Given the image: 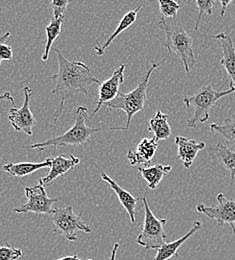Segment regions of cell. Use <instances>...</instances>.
I'll return each instance as SVG.
<instances>
[{"label":"cell","instance_id":"6da1fadb","mask_svg":"<svg viewBox=\"0 0 235 260\" xmlns=\"http://www.w3.org/2000/svg\"><path fill=\"white\" fill-rule=\"evenodd\" d=\"M58 59V72L51 76L55 80V88L52 91L53 94L60 98L59 106L53 115V122L56 123L59 119L64 102L68 98H72L78 92L88 94L87 87L93 83L100 84V81L93 76L90 68L81 61H69L60 52L59 49H55Z\"/></svg>","mask_w":235,"mask_h":260},{"label":"cell","instance_id":"7a4b0ae2","mask_svg":"<svg viewBox=\"0 0 235 260\" xmlns=\"http://www.w3.org/2000/svg\"><path fill=\"white\" fill-rule=\"evenodd\" d=\"M74 114V125L65 132L57 137L47 139L40 143H35L32 145L24 146L26 149H39L40 151L44 150L47 147H54V150L60 146H79L84 145L87 142H90L91 136L97 132H100L104 128L101 124L99 127H91L87 124L88 120V110L84 106H79L73 112Z\"/></svg>","mask_w":235,"mask_h":260},{"label":"cell","instance_id":"3957f363","mask_svg":"<svg viewBox=\"0 0 235 260\" xmlns=\"http://www.w3.org/2000/svg\"><path fill=\"white\" fill-rule=\"evenodd\" d=\"M234 86L223 91L213 89L211 84L203 86L192 96H185L183 102L186 107V120L190 128H194L199 123H205L210 117V110L214 105L224 96L234 92Z\"/></svg>","mask_w":235,"mask_h":260},{"label":"cell","instance_id":"277c9868","mask_svg":"<svg viewBox=\"0 0 235 260\" xmlns=\"http://www.w3.org/2000/svg\"><path fill=\"white\" fill-rule=\"evenodd\" d=\"M158 27L166 35V40L163 43V46L169 52H174L182 61L185 71L187 73L190 72L196 64L191 36L180 24H177L176 22L169 23L163 18L159 21Z\"/></svg>","mask_w":235,"mask_h":260},{"label":"cell","instance_id":"5b68a950","mask_svg":"<svg viewBox=\"0 0 235 260\" xmlns=\"http://www.w3.org/2000/svg\"><path fill=\"white\" fill-rule=\"evenodd\" d=\"M161 63H155L153 62L151 67L148 69L144 77L142 78L141 82L138 84V86L130 91L127 94H123L121 92L118 93V95L114 98L112 101L106 103L104 106L108 109H117V110H123L126 113L127 121L126 125L124 127H110L108 129L112 130H127L130 126V122L132 117L137 112L142 111L144 109V105L147 102V87L149 83L150 76L152 72Z\"/></svg>","mask_w":235,"mask_h":260},{"label":"cell","instance_id":"8992f818","mask_svg":"<svg viewBox=\"0 0 235 260\" xmlns=\"http://www.w3.org/2000/svg\"><path fill=\"white\" fill-rule=\"evenodd\" d=\"M144 206V222L142 230L138 235L136 241L137 243L144 247L145 249H155L157 250L169 240L165 225L167 223L166 219H158L151 211L146 196L141 197Z\"/></svg>","mask_w":235,"mask_h":260},{"label":"cell","instance_id":"52a82bcc","mask_svg":"<svg viewBox=\"0 0 235 260\" xmlns=\"http://www.w3.org/2000/svg\"><path fill=\"white\" fill-rule=\"evenodd\" d=\"M81 216L82 213L76 214L74 212L72 205L64 208H54L52 211V232L56 235H63L68 241H76L78 231L91 232V228L83 222Z\"/></svg>","mask_w":235,"mask_h":260},{"label":"cell","instance_id":"ba28073f","mask_svg":"<svg viewBox=\"0 0 235 260\" xmlns=\"http://www.w3.org/2000/svg\"><path fill=\"white\" fill-rule=\"evenodd\" d=\"M25 195L27 197V203L17 208H14L15 213H28L35 214H52L53 204L61 199V197H48L43 184L38 183L33 187H25Z\"/></svg>","mask_w":235,"mask_h":260},{"label":"cell","instance_id":"9c48e42d","mask_svg":"<svg viewBox=\"0 0 235 260\" xmlns=\"http://www.w3.org/2000/svg\"><path fill=\"white\" fill-rule=\"evenodd\" d=\"M218 205L206 206L203 203L196 205L197 212L206 215L211 220L217 222L219 226L229 224L235 235V201L228 199L223 193L217 195Z\"/></svg>","mask_w":235,"mask_h":260},{"label":"cell","instance_id":"30bf717a","mask_svg":"<svg viewBox=\"0 0 235 260\" xmlns=\"http://www.w3.org/2000/svg\"><path fill=\"white\" fill-rule=\"evenodd\" d=\"M24 101L20 108H10L8 120L16 131H23L27 135H32V128L36 125V119L30 110V99L32 90L29 86L23 88Z\"/></svg>","mask_w":235,"mask_h":260},{"label":"cell","instance_id":"8fae6325","mask_svg":"<svg viewBox=\"0 0 235 260\" xmlns=\"http://www.w3.org/2000/svg\"><path fill=\"white\" fill-rule=\"evenodd\" d=\"M124 70L125 65H120L112 74V76L105 80L104 82H100L99 84V98L96 105V108L93 110L90 118H92L96 112L100 110L101 106L105 105L106 103L112 101L114 98L118 95L119 87L124 82Z\"/></svg>","mask_w":235,"mask_h":260},{"label":"cell","instance_id":"7c38bea8","mask_svg":"<svg viewBox=\"0 0 235 260\" xmlns=\"http://www.w3.org/2000/svg\"><path fill=\"white\" fill-rule=\"evenodd\" d=\"M158 148L156 138H143L137 145L136 150H129L127 158L131 166L150 164Z\"/></svg>","mask_w":235,"mask_h":260},{"label":"cell","instance_id":"4fadbf2b","mask_svg":"<svg viewBox=\"0 0 235 260\" xmlns=\"http://www.w3.org/2000/svg\"><path fill=\"white\" fill-rule=\"evenodd\" d=\"M214 39L218 40L221 49H222V58L220 60V65H222L229 76V86L235 84V47L232 38L221 32L213 36Z\"/></svg>","mask_w":235,"mask_h":260},{"label":"cell","instance_id":"5bb4252c","mask_svg":"<svg viewBox=\"0 0 235 260\" xmlns=\"http://www.w3.org/2000/svg\"><path fill=\"white\" fill-rule=\"evenodd\" d=\"M175 144L177 145V158L183 162L186 168L192 165L198 152L205 148L204 142H197L194 139H188L183 136H176Z\"/></svg>","mask_w":235,"mask_h":260},{"label":"cell","instance_id":"9a60e30c","mask_svg":"<svg viewBox=\"0 0 235 260\" xmlns=\"http://www.w3.org/2000/svg\"><path fill=\"white\" fill-rule=\"evenodd\" d=\"M79 162L80 159L73 155H70L69 157H65L64 155H59L50 158V171L46 176L39 180V183L44 185L52 182L54 179L58 178L61 175L66 174L68 171L72 170Z\"/></svg>","mask_w":235,"mask_h":260},{"label":"cell","instance_id":"2e32d148","mask_svg":"<svg viewBox=\"0 0 235 260\" xmlns=\"http://www.w3.org/2000/svg\"><path fill=\"white\" fill-rule=\"evenodd\" d=\"M101 178L109 184L110 188L115 192V194L117 195L121 205L127 211L131 223H135V220H136V204L139 200H141V198H136L131 193H129L127 190L120 187L114 180H112L104 172L101 173Z\"/></svg>","mask_w":235,"mask_h":260},{"label":"cell","instance_id":"e0dca14e","mask_svg":"<svg viewBox=\"0 0 235 260\" xmlns=\"http://www.w3.org/2000/svg\"><path fill=\"white\" fill-rule=\"evenodd\" d=\"M202 224L200 221H194L191 228L189 229V231L184 234L183 236H181L180 238L174 240V241H171V242H166L165 244H163L161 247H159L156 251H157V254L156 256L154 257L153 260H168L172 257H175V258H178V249L182 246V244L187 240L189 239L194 233H196L198 230H200Z\"/></svg>","mask_w":235,"mask_h":260},{"label":"cell","instance_id":"ac0fdd59","mask_svg":"<svg viewBox=\"0 0 235 260\" xmlns=\"http://www.w3.org/2000/svg\"><path fill=\"white\" fill-rule=\"evenodd\" d=\"M141 8H142V5H139L137 8H135L133 10L127 12V13L122 17V19L120 20V22H119V24L117 25L115 31L112 33V34L107 38V40H106L104 43L100 44L98 41H96V45L93 46L96 55L102 56V55L104 54V51L110 46V44L112 43V41H113L120 33H122L124 30L128 29L132 24H135V22L136 21V18H137L138 11H139Z\"/></svg>","mask_w":235,"mask_h":260},{"label":"cell","instance_id":"d6986e66","mask_svg":"<svg viewBox=\"0 0 235 260\" xmlns=\"http://www.w3.org/2000/svg\"><path fill=\"white\" fill-rule=\"evenodd\" d=\"M207 151L229 172L232 184L235 179V150L228 148L222 143H217L216 145L209 146Z\"/></svg>","mask_w":235,"mask_h":260},{"label":"cell","instance_id":"ffe728a7","mask_svg":"<svg viewBox=\"0 0 235 260\" xmlns=\"http://www.w3.org/2000/svg\"><path fill=\"white\" fill-rule=\"evenodd\" d=\"M172 170V166L156 164L148 167H138L143 179L147 182L148 188L155 189L162 181L163 177Z\"/></svg>","mask_w":235,"mask_h":260},{"label":"cell","instance_id":"44dd1931","mask_svg":"<svg viewBox=\"0 0 235 260\" xmlns=\"http://www.w3.org/2000/svg\"><path fill=\"white\" fill-rule=\"evenodd\" d=\"M46 167H50V158H47L43 162L40 163H8L2 167V170L15 177H23Z\"/></svg>","mask_w":235,"mask_h":260},{"label":"cell","instance_id":"7402d4cb","mask_svg":"<svg viewBox=\"0 0 235 260\" xmlns=\"http://www.w3.org/2000/svg\"><path fill=\"white\" fill-rule=\"evenodd\" d=\"M168 114L158 110L149 121L148 130L153 132L156 140H166L171 135V128L168 124Z\"/></svg>","mask_w":235,"mask_h":260},{"label":"cell","instance_id":"603a6c76","mask_svg":"<svg viewBox=\"0 0 235 260\" xmlns=\"http://www.w3.org/2000/svg\"><path fill=\"white\" fill-rule=\"evenodd\" d=\"M64 21V17H53L51 18L50 23L46 26V43H45V49L44 53L42 55V60L46 61L49 57V51L53 45L54 40L58 37V35L61 32V27Z\"/></svg>","mask_w":235,"mask_h":260},{"label":"cell","instance_id":"cb8c5ba5","mask_svg":"<svg viewBox=\"0 0 235 260\" xmlns=\"http://www.w3.org/2000/svg\"><path fill=\"white\" fill-rule=\"evenodd\" d=\"M210 130L220 134L235 147V119L228 117L223 123H212Z\"/></svg>","mask_w":235,"mask_h":260},{"label":"cell","instance_id":"d4e9b609","mask_svg":"<svg viewBox=\"0 0 235 260\" xmlns=\"http://www.w3.org/2000/svg\"><path fill=\"white\" fill-rule=\"evenodd\" d=\"M161 18L166 19L168 17L176 18V15L181 8V5L175 0H158Z\"/></svg>","mask_w":235,"mask_h":260},{"label":"cell","instance_id":"484cf974","mask_svg":"<svg viewBox=\"0 0 235 260\" xmlns=\"http://www.w3.org/2000/svg\"><path fill=\"white\" fill-rule=\"evenodd\" d=\"M214 2L215 0H196V6L198 8V18L196 20V24L194 29L197 30L199 26V22L202 19V15L205 13L207 15H211L213 13V8H214Z\"/></svg>","mask_w":235,"mask_h":260},{"label":"cell","instance_id":"4316f807","mask_svg":"<svg viewBox=\"0 0 235 260\" xmlns=\"http://www.w3.org/2000/svg\"><path fill=\"white\" fill-rule=\"evenodd\" d=\"M22 256V251L5 242L4 246H0V260H17Z\"/></svg>","mask_w":235,"mask_h":260},{"label":"cell","instance_id":"83f0119b","mask_svg":"<svg viewBox=\"0 0 235 260\" xmlns=\"http://www.w3.org/2000/svg\"><path fill=\"white\" fill-rule=\"evenodd\" d=\"M73 0H51V8L53 10V17H65L68 4Z\"/></svg>","mask_w":235,"mask_h":260},{"label":"cell","instance_id":"f1b7e54d","mask_svg":"<svg viewBox=\"0 0 235 260\" xmlns=\"http://www.w3.org/2000/svg\"><path fill=\"white\" fill-rule=\"evenodd\" d=\"M13 59V50L12 47L6 44H0V65L4 60Z\"/></svg>","mask_w":235,"mask_h":260},{"label":"cell","instance_id":"f546056e","mask_svg":"<svg viewBox=\"0 0 235 260\" xmlns=\"http://www.w3.org/2000/svg\"><path fill=\"white\" fill-rule=\"evenodd\" d=\"M233 0H219L220 5H221V11H220V16L223 17L225 14V10L227 8V6L232 2Z\"/></svg>","mask_w":235,"mask_h":260},{"label":"cell","instance_id":"4dcf8cb0","mask_svg":"<svg viewBox=\"0 0 235 260\" xmlns=\"http://www.w3.org/2000/svg\"><path fill=\"white\" fill-rule=\"evenodd\" d=\"M1 100H7V101H9L11 104H15V102H14V98L11 96V94L9 93V92H4V93H0V101Z\"/></svg>","mask_w":235,"mask_h":260},{"label":"cell","instance_id":"1f68e13d","mask_svg":"<svg viewBox=\"0 0 235 260\" xmlns=\"http://www.w3.org/2000/svg\"><path fill=\"white\" fill-rule=\"evenodd\" d=\"M118 248H119V243H115L113 248H112V251H111V256L109 260H115L116 259V254H117V251H118Z\"/></svg>","mask_w":235,"mask_h":260},{"label":"cell","instance_id":"d6a6232c","mask_svg":"<svg viewBox=\"0 0 235 260\" xmlns=\"http://www.w3.org/2000/svg\"><path fill=\"white\" fill-rule=\"evenodd\" d=\"M56 260H93V259H80V258H78V256L77 255H72V256H63V257H61V258H59V259Z\"/></svg>","mask_w":235,"mask_h":260},{"label":"cell","instance_id":"836d02e7","mask_svg":"<svg viewBox=\"0 0 235 260\" xmlns=\"http://www.w3.org/2000/svg\"><path fill=\"white\" fill-rule=\"evenodd\" d=\"M10 32L5 33L4 35H2V36H0V44H3L9 37H10Z\"/></svg>","mask_w":235,"mask_h":260}]
</instances>
